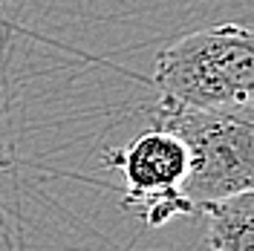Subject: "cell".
Returning <instances> with one entry per match:
<instances>
[{
    "label": "cell",
    "instance_id": "1",
    "mask_svg": "<svg viewBox=\"0 0 254 251\" xmlns=\"http://www.w3.org/2000/svg\"><path fill=\"white\" fill-rule=\"evenodd\" d=\"M153 81L162 98L231 110L254 104V29L220 23L190 32L162 49Z\"/></svg>",
    "mask_w": 254,
    "mask_h": 251
},
{
    "label": "cell",
    "instance_id": "2",
    "mask_svg": "<svg viewBox=\"0 0 254 251\" xmlns=\"http://www.w3.org/2000/svg\"><path fill=\"white\" fill-rule=\"evenodd\" d=\"M153 119L188 147L182 193L193 205L254 190V107L205 110L162 98Z\"/></svg>",
    "mask_w": 254,
    "mask_h": 251
},
{
    "label": "cell",
    "instance_id": "3",
    "mask_svg": "<svg viewBox=\"0 0 254 251\" xmlns=\"http://www.w3.org/2000/svg\"><path fill=\"white\" fill-rule=\"evenodd\" d=\"M107 162L125 176V208L139 214L147 225H165L168 220L196 208L182 193L188 173V147L171 130L150 127L127 147L110 150Z\"/></svg>",
    "mask_w": 254,
    "mask_h": 251
},
{
    "label": "cell",
    "instance_id": "4",
    "mask_svg": "<svg viewBox=\"0 0 254 251\" xmlns=\"http://www.w3.org/2000/svg\"><path fill=\"white\" fill-rule=\"evenodd\" d=\"M211 251H254V190L202 202Z\"/></svg>",
    "mask_w": 254,
    "mask_h": 251
},
{
    "label": "cell",
    "instance_id": "5",
    "mask_svg": "<svg viewBox=\"0 0 254 251\" xmlns=\"http://www.w3.org/2000/svg\"><path fill=\"white\" fill-rule=\"evenodd\" d=\"M252 107H254V104H252Z\"/></svg>",
    "mask_w": 254,
    "mask_h": 251
}]
</instances>
